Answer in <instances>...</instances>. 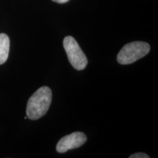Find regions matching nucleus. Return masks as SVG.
Returning <instances> with one entry per match:
<instances>
[{
    "mask_svg": "<svg viewBox=\"0 0 158 158\" xmlns=\"http://www.w3.org/2000/svg\"><path fill=\"white\" fill-rule=\"evenodd\" d=\"M150 51L147 43L136 41L126 44L120 50L117 56V61L121 64H129L145 56Z\"/></svg>",
    "mask_w": 158,
    "mask_h": 158,
    "instance_id": "nucleus-2",
    "label": "nucleus"
},
{
    "mask_svg": "<svg viewBox=\"0 0 158 158\" xmlns=\"http://www.w3.org/2000/svg\"><path fill=\"white\" fill-rule=\"evenodd\" d=\"M52 100V92L48 86L38 89L29 99L27 106V116L31 120H37L45 115Z\"/></svg>",
    "mask_w": 158,
    "mask_h": 158,
    "instance_id": "nucleus-1",
    "label": "nucleus"
},
{
    "mask_svg": "<svg viewBox=\"0 0 158 158\" xmlns=\"http://www.w3.org/2000/svg\"><path fill=\"white\" fill-rule=\"evenodd\" d=\"M130 158H149L150 157L149 155H147V154H144L142 152H138L133 154V155H130Z\"/></svg>",
    "mask_w": 158,
    "mask_h": 158,
    "instance_id": "nucleus-6",
    "label": "nucleus"
},
{
    "mask_svg": "<svg viewBox=\"0 0 158 158\" xmlns=\"http://www.w3.org/2000/svg\"><path fill=\"white\" fill-rule=\"evenodd\" d=\"M63 46L71 65L78 70L85 69L88 64L87 58L75 38L71 36L64 37Z\"/></svg>",
    "mask_w": 158,
    "mask_h": 158,
    "instance_id": "nucleus-3",
    "label": "nucleus"
},
{
    "mask_svg": "<svg viewBox=\"0 0 158 158\" xmlns=\"http://www.w3.org/2000/svg\"><path fill=\"white\" fill-rule=\"evenodd\" d=\"M86 140L87 138L84 133L75 132L59 140L56 145V151L59 153H64L70 149L79 148L84 145Z\"/></svg>",
    "mask_w": 158,
    "mask_h": 158,
    "instance_id": "nucleus-4",
    "label": "nucleus"
},
{
    "mask_svg": "<svg viewBox=\"0 0 158 158\" xmlns=\"http://www.w3.org/2000/svg\"><path fill=\"white\" fill-rule=\"evenodd\" d=\"M52 1L54 2H56L59 4H63V3L68 2L69 0H52Z\"/></svg>",
    "mask_w": 158,
    "mask_h": 158,
    "instance_id": "nucleus-7",
    "label": "nucleus"
},
{
    "mask_svg": "<svg viewBox=\"0 0 158 158\" xmlns=\"http://www.w3.org/2000/svg\"><path fill=\"white\" fill-rule=\"evenodd\" d=\"M10 39L6 34H0V64H2L8 58Z\"/></svg>",
    "mask_w": 158,
    "mask_h": 158,
    "instance_id": "nucleus-5",
    "label": "nucleus"
}]
</instances>
